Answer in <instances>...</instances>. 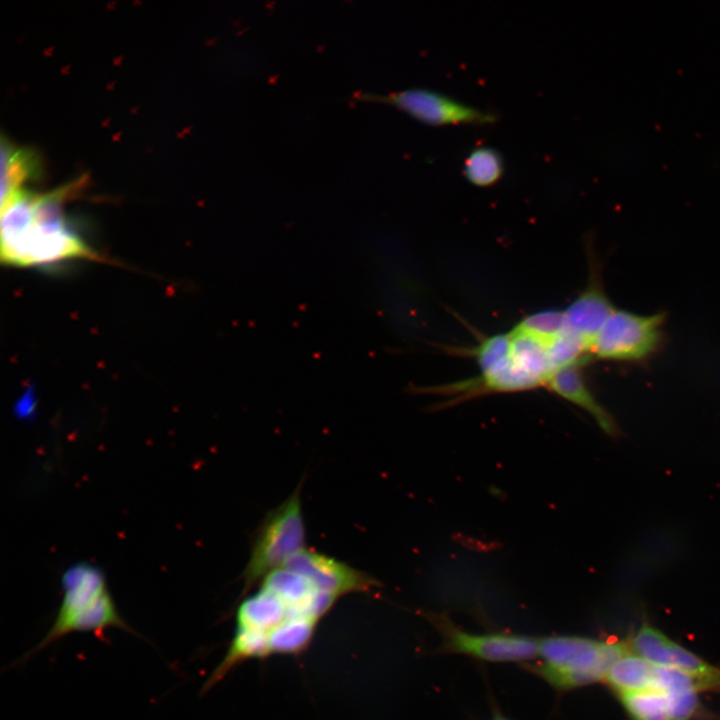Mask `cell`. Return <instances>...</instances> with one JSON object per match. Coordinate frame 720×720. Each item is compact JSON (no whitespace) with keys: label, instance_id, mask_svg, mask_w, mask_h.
I'll return each mask as SVG.
<instances>
[{"label":"cell","instance_id":"cell-10","mask_svg":"<svg viewBox=\"0 0 720 720\" xmlns=\"http://www.w3.org/2000/svg\"><path fill=\"white\" fill-rule=\"evenodd\" d=\"M307 578L320 591L340 597L372 593L380 583L369 574L313 549L304 548L284 566Z\"/></svg>","mask_w":720,"mask_h":720},{"label":"cell","instance_id":"cell-14","mask_svg":"<svg viewBox=\"0 0 720 720\" xmlns=\"http://www.w3.org/2000/svg\"><path fill=\"white\" fill-rule=\"evenodd\" d=\"M318 621L310 618L291 619L268 636V653L298 655L310 645Z\"/></svg>","mask_w":720,"mask_h":720},{"label":"cell","instance_id":"cell-9","mask_svg":"<svg viewBox=\"0 0 720 720\" xmlns=\"http://www.w3.org/2000/svg\"><path fill=\"white\" fill-rule=\"evenodd\" d=\"M632 653L663 667L690 676L700 690L720 691V669L676 643L659 629L642 624L627 640Z\"/></svg>","mask_w":720,"mask_h":720},{"label":"cell","instance_id":"cell-12","mask_svg":"<svg viewBox=\"0 0 720 720\" xmlns=\"http://www.w3.org/2000/svg\"><path fill=\"white\" fill-rule=\"evenodd\" d=\"M582 364L561 368L549 378L546 386L561 398L585 410L610 437H618L621 431L612 415L597 401L581 373Z\"/></svg>","mask_w":720,"mask_h":720},{"label":"cell","instance_id":"cell-3","mask_svg":"<svg viewBox=\"0 0 720 720\" xmlns=\"http://www.w3.org/2000/svg\"><path fill=\"white\" fill-rule=\"evenodd\" d=\"M630 651L627 640L553 635L539 639V660L524 665L555 690L568 692L604 681L611 666Z\"/></svg>","mask_w":720,"mask_h":720},{"label":"cell","instance_id":"cell-8","mask_svg":"<svg viewBox=\"0 0 720 720\" xmlns=\"http://www.w3.org/2000/svg\"><path fill=\"white\" fill-rule=\"evenodd\" d=\"M363 101L393 106L422 123L439 126L448 124H491L497 115L489 110L463 103L441 92L427 88H407L385 94L360 93Z\"/></svg>","mask_w":720,"mask_h":720},{"label":"cell","instance_id":"cell-15","mask_svg":"<svg viewBox=\"0 0 720 720\" xmlns=\"http://www.w3.org/2000/svg\"><path fill=\"white\" fill-rule=\"evenodd\" d=\"M465 178L473 185L488 187L497 183L504 173L501 154L489 146L472 149L463 164Z\"/></svg>","mask_w":720,"mask_h":720},{"label":"cell","instance_id":"cell-1","mask_svg":"<svg viewBox=\"0 0 720 720\" xmlns=\"http://www.w3.org/2000/svg\"><path fill=\"white\" fill-rule=\"evenodd\" d=\"M72 185L46 194L22 189L1 202V261L34 267L100 256L68 224L63 203Z\"/></svg>","mask_w":720,"mask_h":720},{"label":"cell","instance_id":"cell-19","mask_svg":"<svg viewBox=\"0 0 720 720\" xmlns=\"http://www.w3.org/2000/svg\"><path fill=\"white\" fill-rule=\"evenodd\" d=\"M490 720H511L510 718L506 717L502 714V712L495 707L492 712V716Z\"/></svg>","mask_w":720,"mask_h":720},{"label":"cell","instance_id":"cell-13","mask_svg":"<svg viewBox=\"0 0 720 720\" xmlns=\"http://www.w3.org/2000/svg\"><path fill=\"white\" fill-rule=\"evenodd\" d=\"M37 160L30 151L16 148L2 141L1 144V202L24 189L25 181L37 169Z\"/></svg>","mask_w":720,"mask_h":720},{"label":"cell","instance_id":"cell-6","mask_svg":"<svg viewBox=\"0 0 720 720\" xmlns=\"http://www.w3.org/2000/svg\"><path fill=\"white\" fill-rule=\"evenodd\" d=\"M425 617L441 637L438 652L457 654L491 662L526 663L538 657L539 639L508 632H468L457 626L448 616L427 613Z\"/></svg>","mask_w":720,"mask_h":720},{"label":"cell","instance_id":"cell-2","mask_svg":"<svg viewBox=\"0 0 720 720\" xmlns=\"http://www.w3.org/2000/svg\"><path fill=\"white\" fill-rule=\"evenodd\" d=\"M62 588L63 598L53 625L22 660L73 632L101 634L115 627L135 633L119 614L100 568L86 562L72 565L62 576Z\"/></svg>","mask_w":720,"mask_h":720},{"label":"cell","instance_id":"cell-11","mask_svg":"<svg viewBox=\"0 0 720 720\" xmlns=\"http://www.w3.org/2000/svg\"><path fill=\"white\" fill-rule=\"evenodd\" d=\"M614 309L602 287L599 273L593 267L587 287L564 310L565 328L592 349L596 336Z\"/></svg>","mask_w":720,"mask_h":720},{"label":"cell","instance_id":"cell-7","mask_svg":"<svg viewBox=\"0 0 720 720\" xmlns=\"http://www.w3.org/2000/svg\"><path fill=\"white\" fill-rule=\"evenodd\" d=\"M664 319L663 313L641 315L614 309L596 336L591 354L609 361L643 360L657 348Z\"/></svg>","mask_w":720,"mask_h":720},{"label":"cell","instance_id":"cell-5","mask_svg":"<svg viewBox=\"0 0 720 720\" xmlns=\"http://www.w3.org/2000/svg\"><path fill=\"white\" fill-rule=\"evenodd\" d=\"M551 374L546 349L534 340L514 337L509 357L498 367L477 377L433 387L430 393L448 397L440 409L490 393L534 389L546 385Z\"/></svg>","mask_w":720,"mask_h":720},{"label":"cell","instance_id":"cell-16","mask_svg":"<svg viewBox=\"0 0 720 720\" xmlns=\"http://www.w3.org/2000/svg\"><path fill=\"white\" fill-rule=\"evenodd\" d=\"M618 697L631 720H671L669 697L661 691L638 690Z\"/></svg>","mask_w":720,"mask_h":720},{"label":"cell","instance_id":"cell-4","mask_svg":"<svg viewBox=\"0 0 720 720\" xmlns=\"http://www.w3.org/2000/svg\"><path fill=\"white\" fill-rule=\"evenodd\" d=\"M301 490L302 481L284 502L265 515L255 530L248 562L241 574L242 597L305 548Z\"/></svg>","mask_w":720,"mask_h":720},{"label":"cell","instance_id":"cell-18","mask_svg":"<svg viewBox=\"0 0 720 720\" xmlns=\"http://www.w3.org/2000/svg\"><path fill=\"white\" fill-rule=\"evenodd\" d=\"M511 345L512 337L509 332L488 337L471 350L481 373H487L502 364L510 355Z\"/></svg>","mask_w":720,"mask_h":720},{"label":"cell","instance_id":"cell-17","mask_svg":"<svg viewBox=\"0 0 720 720\" xmlns=\"http://www.w3.org/2000/svg\"><path fill=\"white\" fill-rule=\"evenodd\" d=\"M564 329V311L558 310H546L531 314L513 328L514 331L530 336L548 347Z\"/></svg>","mask_w":720,"mask_h":720}]
</instances>
